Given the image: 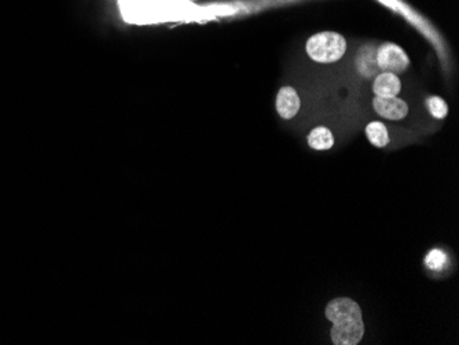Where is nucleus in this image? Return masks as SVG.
Listing matches in <instances>:
<instances>
[{"label":"nucleus","mask_w":459,"mask_h":345,"mask_svg":"<svg viewBox=\"0 0 459 345\" xmlns=\"http://www.w3.org/2000/svg\"><path fill=\"white\" fill-rule=\"evenodd\" d=\"M306 49L311 60L319 64H333L344 57L347 42L340 33L321 32L308 39Z\"/></svg>","instance_id":"1"},{"label":"nucleus","mask_w":459,"mask_h":345,"mask_svg":"<svg viewBox=\"0 0 459 345\" xmlns=\"http://www.w3.org/2000/svg\"><path fill=\"white\" fill-rule=\"evenodd\" d=\"M376 62L378 69L383 71L400 74L407 69L410 60L401 47L392 43H385L378 49Z\"/></svg>","instance_id":"2"},{"label":"nucleus","mask_w":459,"mask_h":345,"mask_svg":"<svg viewBox=\"0 0 459 345\" xmlns=\"http://www.w3.org/2000/svg\"><path fill=\"white\" fill-rule=\"evenodd\" d=\"M373 108L381 117L388 120H401L408 115L407 103L397 96H376L373 101Z\"/></svg>","instance_id":"5"},{"label":"nucleus","mask_w":459,"mask_h":345,"mask_svg":"<svg viewBox=\"0 0 459 345\" xmlns=\"http://www.w3.org/2000/svg\"><path fill=\"white\" fill-rule=\"evenodd\" d=\"M366 135L376 147H385L390 143V134L384 123L373 121L366 127Z\"/></svg>","instance_id":"9"},{"label":"nucleus","mask_w":459,"mask_h":345,"mask_svg":"<svg viewBox=\"0 0 459 345\" xmlns=\"http://www.w3.org/2000/svg\"><path fill=\"white\" fill-rule=\"evenodd\" d=\"M401 90V83L397 74L384 71L378 74L373 83V91L376 96H384V98H392L397 96V94Z\"/></svg>","instance_id":"7"},{"label":"nucleus","mask_w":459,"mask_h":345,"mask_svg":"<svg viewBox=\"0 0 459 345\" xmlns=\"http://www.w3.org/2000/svg\"><path fill=\"white\" fill-rule=\"evenodd\" d=\"M301 106V101L299 94L292 87H283L279 90L276 96V110L279 116L285 120L293 119Z\"/></svg>","instance_id":"6"},{"label":"nucleus","mask_w":459,"mask_h":345,"mask_svg":"<svg viewBox=\"0 0 459 345\" xmlns=\"http://www.w3.org/2000/svg\"><path fill=\"white\" fill-rule=\"evenodd\" d=\"M428 108H429L431 115L435 119L443 120L449 115V106H447L446 101L440 96H431L428 99Z\"/></svg>","instance_id":"11"},{"label":"nucleus","mask_w":459,"mask_h":345,"mask_svg":"<svg viewBox=\"0 0 459 345\" xmlns=\"http://www.w3.org/2000/svg\"><path fill=\"white\" fill-rule=\"evenodd\" d=\"M308 144L315 150H328L334 144V137L326 127H317L308 135Z\"/></svg>","instance_id":"8"},{"label":"nucleus","mask_w":459,"mask_h":345,"mask_svg":"<svg viewBox=\"0 0 459 345\" xmlns=\"http://www.w3.org/2000/svg\"><path fill=\"white\" fill-rule=\"evenodd\" d=\"M365 335L363 319L349 321L342 323H333L330 330L331 342L335 345H356Z\"/></svg>","instance_id":"4"},{"label":"nucleus","mask_w":459,"mask_h":345,"mask_svg":"<svg viewBox=\"0 0 459 345\" xmlns=\"http://www.w3.org/2000/svg\"><path fill=\"white\" fill-rule=\"evenodd\" d=\"M447 263H449V258H447V255H446L443 251H440V249H433V251H431V252L426 255V258H425V266H426L429 270L436 271V273L443 271V270L446 269Z\"/></svg>","instance_id":"10"},{"label":"nucleus","mask_w":459,"mask_h":345,"mask_svg":"<svg viewBox=\"0 0 459 345\" xmlns=\"http://www.w3.org/2000/svg\"><path fill=\"white\" fill-rule=\"evenodd\" d=\"M326 318L331 323H342V322L363 319L359 304L348 297H340L331 300L326 307Z\"/></svg>","instance_id":"3"}]
</instances>
